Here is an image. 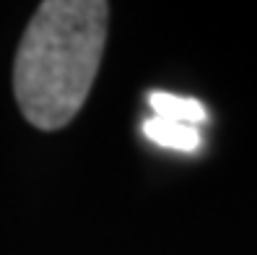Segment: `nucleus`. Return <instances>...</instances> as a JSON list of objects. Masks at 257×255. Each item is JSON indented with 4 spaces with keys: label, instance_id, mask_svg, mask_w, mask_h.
<instances>
[{
    "label": "nucleus",
    "instance_id": "f257e3e1",
    "mask_svg": "<svg viewBox=\"0 0 257 255\" xmlns=\"http://www.w3.org/2000/svg\"><path fill=\"white\" fill-rule=\"evenodd\" d=\"M109 3L47 0L21 37L13 92L34 128L57 130L78 115L91 92L107 42Z\"/></svg>",
    "mask_w": 257,
    "mask_h": 255
},
{
    "label": "nucleus",
    "instance_id": "f03ea898",
    "mask_svg": "<svg viewBox=\"0 0 257 255\" xmlns=\"http://www.w3.org/2000/svg\"><path fill=\"white\" fill-rule=\"evenodd\" d=\"M143 133L148 141H154L156 146L164 148H174V151H198L200 146V130L195 125L185 123H174V120H164V117H148L143 123Z\"/></svg>",
    "mask_w": 257,
    "mask_h": 255
},
{
    "label": "nucleus",
    "instance_id": "7ed1b4c3",
    "mask_svg": "<svg viewBox=\"0 0 257 255\" xmlns=\"http://www.w3.org/2000/svg\"><path fill=\"white\" fill-rule=\"evenodd\" d=\"M148 104H151V110H154L156 117L195 125V128L200 123H205V117H208L203 102L192 99V97H179V94H169V92H151Z\"/></svg>",
    "mask_w": 257,
    "mask_h": 255
}]
</instances>
